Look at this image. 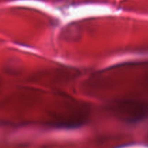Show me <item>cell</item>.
<instances>
[{
    "label": "cell",
    "instance_id": "6da1fadb",
    "mask_svg": "<svg viewBox=\"0 0 148 148\" xmlns=\"http://www.w3.org/2000/svg\"><path fill=\"white\" fill-rule=\"evenodd\" d=\"M113 114L122 121L134 122L148 116V104L133 100H120L109 107Z\"/></svg>",
    "mask_w": 148,
    "mask_h": 148
}]
</instances>
